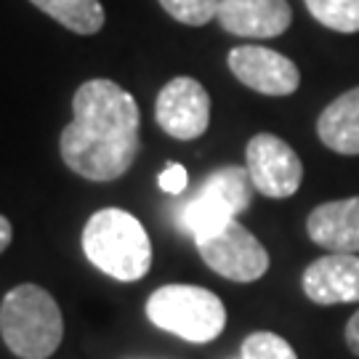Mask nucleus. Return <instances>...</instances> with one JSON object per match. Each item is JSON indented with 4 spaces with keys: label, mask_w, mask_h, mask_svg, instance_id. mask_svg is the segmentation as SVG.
Masks as SVG:
<instances>
[{
    "label": "nucleus",
    "mask_w": 359,
    "mask_h": 359,
    "mask_svg": "<svg viewBox=\"0 0 359 359\" xmlns=\"http://www.w3.org/2000/svg\"><path fill=\"white\" fill-rule=\"evenodd\" d=\"M139 104L112 80H88L75 90L72 123L59 136L69 170L88 181L126 176L139 154Z\"/></svg>",
    "instance_id": "obj_1"
},
{
    "label": "nucleus",
    "mask_w": 359,
    "mask_h": 359,
    "mask_svg": "<svg viewBox=\"0 0 359 359\" xmlns=\"http://www.w3.org/2000/svg\"><path fill=\"white\" fill-rule=\"evenodd\" d=\"M83 253L107 277L136 283L152 266V243L142 221L120 208L93 213L83 229Z\"/></svg>",
    "instance_id": "obj_2"
},
{
    "label": "nucleus",
    "mask_w": 359,
    "mask_h": 359,
    "mask_svg": "<svg viewBox=\"0 0 359 359\" xmlns=\"http://www.w3.org/2000/svg\"><path fill=\"white\" fill-rule=\"evenodd\" d=\"M0 335L16 357L48 359L65 338L59 304L40 285L13 287L0 304Z\"/></svg>",
    "instance_id": "obj_3"
},
{
    "label": "nucleus",
    "mask_w": 359,
    "mask_h": 359,
    "mask_svg": "<svg viewBox=\"0 0 359 359\" xmlns=\"http://www.w3.org/2000/svg\"><path fill=\"white\" fill-rule=\"evenodd\" d=\"M147 317L160 330L189 344H208L224 333L226 309L216 293L197 285H165L147 301Z\"/></svg>",
    "instance_id": "obj_4"
},
{
    "label": "nucleus",
    "mask_w": 359,
    "mask_h": 359,
    "mask_svg": "<svg viewBox=\"0 0 359 359\" xmlns=\"http://www.w3.org/2000/svg\"><path fill=\"white\" fill-rule=\"evenodd\" d=\"M200 256L210 269L231 283H256L269 269V253L237 218L221 229L194 240Z\"/></svg>",
    "instance_id": "obj_5"
},
{
    "label": "nucleus",
    "mask_w": 359,
    "mask_h": 359,
    "mask_svg": "<svg viewBox=\"0 0 359 359\" xmlns=\"http://www.w3.org/2000/svg\"><path fill=\"white\" fill-rule=\"evenodd\" d=\"M245 168L250 173V181L256 192L271 200L293 197L304 181V165L301 157L293 152V147L283 142L274 133H258L248 142L245 149Z\"/></svg>",
    "instance_id": "obj_6"
},
{
    "label": "nucleus",
    "mask_w": 359,
    "mask_h": 359,
    "mask_svg": "<svg viewBox=\"0 0 359 359\" xmlns=\"http://www.w3.org/2000/svg\"><path fill=\"white\" fill-rule=\"evenodd\" d=\"M157 126L179 142L200 139L210 123V96L194 77H173L154 104Z\"/></svg>",
    "instance_id": "obj_7"
},
{
    "label": "nucleus",
    "mask_w": 359,
    "mask_h": 359,
    "mask_svg": "<svg viewBox=\"0 0 359 359\" xmlns=\"http://www.w3.org/2000/svg\"><path fill=\"white\" fill-rule=\"evenodd\" d=\"M229 69L243 86L266 93V96H290L301 72L283 53L264 48V46H237L229 51Z\"/></svg>",
    "instance_id": "obj_8"
},
{
    "label": "nucleus",
    "mask_w": 359,
    "mask_h": 359,
    "mask_svg": "<svg viewBox=\"0 0 359 359\" xmlns=\"http://www.w3.org/2000/svg\"><path fill=\"white\" fill-rule=\"evenodd\" d=\"M304 293L320 306L357 304L359 301V256L330 253L311 261L304 271Z\"/></svg>",
    "instance_id": "obj_9"
},
{
    "label": "nucleus",
    "mask_w": 359,
    "mask_h": 359,
    "mask_svg": "<svg viewBox=\"0 0 359 359\" xmlns=\"http://www.w3.org/2000/svg\"><path fill=\"white\" fill-rule=\"evenodd\" d=\"M218 25L240 38H277L293 22L287 0H218Z\"/></svg>",
    "instance_id": "obj_10"
},
{
    "label": "nucleus",
    "mask_w": 359,
    "mask_h": 359,
    "mask_svg": "<svg viewBox=\"0 0 359 359\" xmlns=\"http://www.w3.org/2000/svg\"><path fill=\"white\" fill-rule=\"evenodd\" d=\"M311 243L330 253H359V197L317 205L306 218Z\"/></svg>",
    "instance_id": "obj_11"
},
{
    "label": "nucleus",
    "mask_w": 359,
    "mask_h": 359,
    "mask_svg": "<svg viewBox=\"0 0 359 359\" xmlns=\"http://www.w3.org/2000/svg\"><path fill=\"white\" fill-rule=\"evenodd\" d=\"M317 136L327 149L338 154H359V86L341 93L322 109Z\"/></svg>",
    "instance_id": "obj_12"
},
{
    "label": "nucleus",
    "mask_w": 359,
    "mask_h": 359,
    "mask_svg": "<svg viewBox=\"0 0 359 359\" xmlns=\"http://www.w3.org/2000/svg\"><path fill=\"white\" fill-rule=\"evenodd\" d=\"M75 35H96L104 27V6L99 0H29Z\"/></svg>",
    "instance_id": "obj_13"
},
{
    "label": "nucleus",
    "mask_w": 359,
    "mask_h": 359,
    "mask_svg": "<svg viewBox=\"0 0 359 359\" xmlns=\"http://www.w3.org/2000/svg\"><path fill=\"white\" fill-rule=\"evenodd\" d=\"M253 181L248 168L240 165H224L213 170L203 184H200V192L213 194L218 203L229 208L231 216H240L245 208L250 205V197H253Z\"/></svg>",
    "instance_id": "obj_14"
},
{
    "label": "nucleus",
    "mask_w": 359,
    "mask_h": 359,
    "mask_svg": "<svg viewBox=\"0 0 359 359\" xmlns=\"http://www.w3.org/2000/svg\"><path fill=\"white\" fill-rule=\"evenodd\" d=\"M229 218H234L229 213V208L224 205V203H218L213 194L208 192H197L192 194V200H187L179 210V226L181 231H187V234H192L194 240L197 237H205L210 231L221 229Z\"/></svg>",
    "instance_id": "obj_15"
},
{
    "label": "nucleus",
    "mask_w": 359,
    "mask_h": 359,
    "mask_svg": "<svg viewBox=\"0 0 359 359\" xmlns=\"http://www.w3.org/2000/svg\"><path fill=\"white\" fill-rule=\"evenodd\" d=\"M306 8L327 29L359 32V0H306Z\"/></svg>",
    "instance_id": "obj_16"
},
{
    "label": "nucleus",
    "mask_w": 359,
    "mask_h": 359,
    "mask_svg": "<svg viewBox=\"0 0 359 359\" xmlns=\"http://www.w3.org/2000/svg\"><path fill=\"white\" fill-rule=\"evenodd\" d=\"M240 359H298L293 346L280 338L277 333L261 330V333L248 335L243 341V357Z\"/></svg>",
    "instance_id": "obj_17"
},
{
    "label": "nucleus",
    "mask_w": 359,
    "mask_h": 359,
    "mask_svg": "<svg viewBox=\"0 0 359 359\" xmlns=\"http://www.w3.org/2000/svg\"><path fill=\"white\" fill-rule=\"evenodd\" d=\"M160 6L176 22L189 27L208 25L210 19H216V11H218V0H160Z\"/></svg>",
    "instance_id": "obj_18"
},
{
    "label": "nucleus",
    "mask_w": 359,
    "mask_h": 359,
    "mask_svg": "<svg viewBox=\"0 0 359 359\" xmlns=\"http://www.w3.org/2000/svg\"><path fill=\"white\" fill-rule=\"evenodd\" d=\"M187 184H189V176H187V168L179 165V163H173V165H168L163 173H160V189L168 194H181L187 189Z\"/></svg>",
    "instance_id": "obj_19"
},
{
    "label": "nucleus",
    "mask_w": 359,
    "mask_h": 359,
    "mask_svg": "<svg viewBox=\"0 0 359 359\" xmlns=\"http://www.w3.org/2000/svg\"><path fill=\"white\" fill-rule=\"evenodd\" d=\"M344 338H346L348 351H351L354 357H359V309L351 314V320H348V325H346V333H344Z\"/></svg>",
    "instance_id": "obj_20"
},
{
    "label": "nucleus",
    "mask_w": 359,
    "mask_h": 359,
    "mask_svg": "<svg viewBox=\"0 0 359 359\" xmlns=\"http://www.w3.org/2000/svg\"><path fill=\"white\" fill-rule=\"evenodd\" d=\"M11 237H13V229H11V224H8V218L0 216V253L11 245Z\"/></svg>",
    "instance_id": "obj_21"
}]
</instances>
